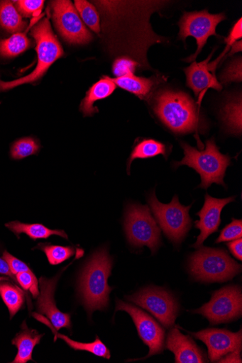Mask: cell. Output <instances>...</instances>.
Returning <instances> with one entry per match:
<instances>
[{
	"mask_svg": "<svg viewBox=\"0 0 242 363\" xmlns=\"http://www.w3.org/2000/svg\"><path fill=\"white\" fill-rule=\"evenodd\" d=\"M113 259L107 250L96 252L86 264L79 278V291L82 304L89 315L95 311L108 308L114 288L108 284Z\"/></svg>",
	"mask_w": 242,
	"mask_h": 363,
	"instance_id": "cell-1",
	"label": "cell"
},
{
	"mask_svg": "<svg viewBox=\"0 0 242 363\" xmlns=\"http://www.w3.org/2000/svg\"><path fill=\"white\" fill-rule=\"evenodd\" d=\"M154 111L177 134L203 132L207 127L194 101L184 92L160 91L155 98Z\"/></svg>",
	"mask_w": 242,
	"mask_h": 363,
	"instance_id": "cell-2",
	"label": "cell"
},
{
	"mask_svg": "<svg viewBox=\"0 0 242 363\" xmlns=\"http://www.w3.org/2000/svg\"><path fill=\"white\" fill-rule=\"evenodd\" d=\"M180 145L185 157L175 162L177 167L187 166L194 169L201 177L199 188L207 189L214 183L226 186L224 178L231 164V158L221 153L214 138L206 142V148L202 151L183 142Z\"/></svg>",
	"mask_w": 242,
	"mask_h": 363,
	"instance_id": "cell-3",
	"label": "cell"
},
{
	"mask_svg": "<svg viewBox=\"0 0 242 363\" xmlns=\"http://www.w3.org/2000/svg\"><path fill=\"white\" fill-rule=\"evenodd\" d=\"M189 269L197 281L223 283L240 274L241 265L223 250L200 247L189 257Z\"/></svg>",
	"mask_w": 242,
	"mask_h": 363,
	"instance_id": "cell-4",
	"label": "cell"
},
{
	"mask_svg": "<svg viewBox=\"0 0 242 363\" xmlns=\"http://www.w3.org/2000/svg\"><path fill=\"white\" fill-rule=\"evenodd\" d=\"M31 36L37 43L38 65L29 75L10 82L0 81V91H6L18 86L40 79L50 66L64 55L62 48L55 35L50 21L45 18L31 30Z\"/></svg>",
	"mask_w": 242,
	"mask_h": 363,
	"instance_id": "cell-5",
	"label": "cell"
},
{
	"mask_svg": "<svg viewBox=\"0 0 242 363\" xmlns=\"http://www.w3.org/2000/svg\"><path fill=\"white\" fill-rule=\"evenodd\" d=\"M148 203L164 235L172 244L180 245L192 225L189 214L192 206H182L177 195L170 203L163 204L158 201L155 191L150 196Z\"/></svg>",
	"mask_w": 242,
	"mask_h": 363,
	"instance_id": "cell-6",
	"label": "cell"
},
{
	"mask_svg": "<svg viewBox=\"0 0 242 363\" xmlns=\"http://www.w3.org/2000/svg\"><path fill=\"white\" fill-rule=\"evenodd\" d=\"M124 228L128 242L133 247L147 246L155 253L161 245L160 228L147 206H128Z\"/></svg>",
	"mask_w": 242,
	"mask_h": 363,
	"instance_id": "cell-7",
	"label": "cell"
},
{
	"mask_svg": "<svg viewBox=\"0 0 242 363\" xmlns=\"http://www.w3.org/2000/svg\"><path fill=\"white\" fill-rule=\"evenodd\" d=\"M126 299L150 313L165 328L175 325L180 305L175 296L164 288H143Z\"/></svg>",
	"mask_w": 242,
	"mask_h": 363,
	"instance_id": "cell-8",
	"label": "cell"
},
{
	"mask_svg": "<svg viewBox=\"0 0 242 363\" xmlns=\"http://www.w3.org/2000/svg\"><path fill=\"white\" fill-rule=\"evenodd\" d=\"M191 313L203 315L212 325L236 320L242 315L241 288L236 285L223 287L213 293L209 303Z\"/></svg>",
	"mask_w": 242,
	"mask_h": 363,
	"instance_id": "cell-9",
	"label": "cell"
},
{
	"mask_svg": "<svg viewBox=\"0 0 242 363\" xmlns=\"http://www.w3.org/2000/svg\"><path fill=\"white\" fill-rule=\"evenodd\" d=\"M226 19L224 13L211 14L207 10L199 12L185 13L179 25L180 28L179 39L185 42L189 37L196 39L197 52L185 61L192 62L196 60L198 55L211 36L219 37L216 34L217 26Z\"/></svg>",
	"mask_w": 242,
	"mask_h": 363,
	"instance_id": "cell-10",
	"label": "cell"
},
{
	"mask_svg": "<svg viewBox=\"0 0 242 363\" xmlns=\"http://www.w3.org/2000/svg\"><path fill=\"white\" fill-rule=\"evenodd\" d=\"M52 8L56 28L65 41L70 44L85 45L92 40L91 32L80 18L79 13L71 1H53Z\"/></svg>",
	"mask_w": 242,
	"mask_h": 363,
	"instance_id": "cell-11",
	"label": "cell"
},
{
	"mask_svg": "<svg viewBox=\"0 0 242 363\" xmlns=\"http://www.w3.org/2000/svg\"><path fill=\"white\" fill-rule=\"evenodd\" d=\"M125 311L132 318L138 335L143 342L149 347L147 357L138 359H145L155 354H161L165 349V329L149 314L136 306L116 301V311ZM137 360V359H136Z\"/></svg>",
	"mask_w": 242,
	"mask_h": 363,
	"instance_id": "cell-12",
	"label": "cell"
},
{
	"mask_svg": "<svg viewBox=\"0 0 242 363\" xmlns=\"http://www.w3.org/2000/svg\"><path fill=\"white\" fill-rule=\"evenodd\" d=\"M189 334L205 344L209 350V357L211 362H217L227 354L242 347L241 328L236 333L227 329L212 328Z\"/></svg>",
	"mask_w": 242,
	"mask_h": 363,
	"instance_id": "cell-13",
	"label": "cell"
},
{
	"mask_svg": "<svg viewBox=\"0 0 242 363\" xmlns=\"http://www.w3.org/2000/svg\"><path fill=\"white\" fill-rule=\"evenodd\" d=\"M234 199V196L217 199L209 194L205 195L204 204L201 211L197 213L200 219L194 223L195 228L199 229L201 233L192 247L197 249L202 247L207 238L218 232L221 223L222 210L226 205L233 202Z\"/></svg>",
	"mask_w": 242,
	"mask_h": 363,
	"instance_id": "cell-14",
	"label": "cell"
},
{
	"mask_svg": "<svg viewBox=\"0 0 242 363\" xmlns=\"http://www.w3.org/2000/svg\"><path fill=\"white\" fill-rule=\"evenodd\" d=\"M205 60L197 62L194 61L189 67L185 69L187 76V85L192 89L197 97L210 88L221 91L223 87L216 77V69L224 56V52L216 61L209 63L214 52Z\"/></svg>",
	"mask_w": 242,
	"mask_h": 363,
	"instance_id": "cell-15",
	"label": "cell"
},
{
	"mask_svg": "<svg viewBox=\"0 0 242 363\" xmlns=\"http://www.w3.org/2000/svg\"><path fill=\"white\" fill-rule=\"evenodd\" d=\"M58 277L52 279L42 277L40 280L41 294L38 301V310L41 315H45L50 320L57 331L62 328H71V315L60 312L57 308L54 294Z\"/></svg>",
	"mask_w": 242,
	"mask_h": 363,
	"instance_id": "cell-16",
	"label": "cell"
},
{
	"mask_svg": "<svg viewBox=\"0 0 242 363\" xmlns=\"http://www.w3.org/2000/svg\"><path fill=\"white\" fill-rule=\"evenodd\" d=\"M165 345L175 354L176 363H204L207 361L205 352L191 337L184 335L178 328L170 329Z\"/></svg>",
	"mask_w": 242,
	"mask_h": 363,
	"instance_id": "cell-17",
	"label": "cell"
},
{
	"mask_svg": "<svg viewBox=\"0 0 242 363\" xmlns=\"http://www.w3.org/2000/svg\"><path fill=\"white\" fill-rule=\"evenodd\" d=\"M116 89V84L108 77H104L95 83L87 92L80 105V111L84 116H92L99 112L94 106L95 102L111 96Z\"/></svg>",
	"mask_w": 242,
	"mask_h": 363,
	"instance_id": "cell-18",
	"label": "cell"
},
{
	"mask_svg": "<svg viewBox=\"0 0 242 363\" xmlns=\"http://www.w3.org/2000/svg\"><path fill=\"white\" fill-rule=\"evenodd\" d=\"M33 316L39 321L48 325L51 329L53 334L55 335V342L58 338L64 340L69 347L74 349L75 350L87 351L98 357L106 359L111 358V354L110 350L97 336L96 337L95 341L91 343H82L73 341L71 339H69V337L67 336L58 333L57 330L52 325L51 322L45 318L43 315L33 313Z\"/></svg>",
	"mask_w": 242,
	"mask_h": 363,
	"instance_id": "cell-19",
	"label": "cell"
},
{
	"mask_svg": "<svg viewBox=\"0 0 242 363\" xmlns=\"http://www.w3.org/2000/svg\"><path fill=\"white\" fill-rule=\"evenodd\" d=\"M44 335H40L36 330L29 329L26 322L22 324V330L14 340L12 344L18 348L17 355L13 363H26L33 360L32 352L38 345L40 343Z\"/></svg>",
	"mask_w": 242,
	"mask_h": 363,
	"instance_id": "cell-20",
	"label": "cell"
},
{
	"mask_svg": "<svg viewBox=\"0 0 242 363\" xmlns=\"http://www.w3.org/2000/svg\"><path fill=\"white\" fill-rule=\"evenodd\" d=\"M18 238L21 234L26 235L32 240L36 241L41 239H48L56 235L68 239L66 233L62 230H52L40 223L27 224L20 221H13L6 224Z\"/></svg>",
	"mask_w": 242,
	"mask_h": 363,
	"instance_id": "cell-21",
	"label": "cell"
},
{
	"mask_svg": "<svg viewBox=\"0 0 242 363\" xmlns=\"http://www.w3.org/2000/svg\"><path fill=\"white\" fill-rule=\"evenodd\" d=\"M111 80L116 86L139 96L143 100L151 94L156 84H158L155 78L138 77L134 74L114 78Z\"/></svg>",
	"mask_w": 242,
	"mask_h": 363,
	"instance_id": "cell-22",
	"label": "cell"
},
{
	"mask_svg": "<svg viewBox=\"0 0 242 363\" xmlns=\"http://www.w3.org/2000/svg\"><path fill=\"white\" fill-rule=\"evenodd\" d=\"M0 26L9 33H18L23 30L26 23L13 4L10 1L0 2Z\"/></svg>",
	"mask_w": 242,
	"mask_h": 363,
	"instance_id": "cell-23",
	"label": "cell"
},
{
	"mask_svg": "<svg viewBox=\"0 0 242 363\" xmlns=\"http://www.w3.org/2000/svg\"><path fill=\"white\" fill-rule=\"evenodd\" d=\"M167 147L155 140H144L138 143L133 149L128 162V170L131 162L136 159H149L162 155L167 157Z\"/></svg>",
	"mask_w": 242,
	"mask_h": 363,
	"instance_id": "cell-24",
	"label": "cell"
},
{
	"mask_svg": "<svg viewBox=\"0 0 242 363\" xmlns=\"http://www.w3.org/2000/svg\"><path fill=\"white\" fill-rule=\"evenodd\" d=\"M0 296L8 307L12 319L24 304V292L17 286L2 282L0 283Z\"/></svg>",
	"mask_w": 242,
	"mask_h": 363,
	"instance_id": "cell-25",
	"label": "cell"
},
{
	"mask_svg": "<svg viewBox=\"0 0 242 363\" xmlns=\"http://www.w3.org/2000/svg\"><path fill=\"white\" fill-rule=\"evenodd\" d=\"M31 41L25 34L16 33L6 40H0V55L5 57H15L27 50Z\"/></svg>",
	"mask_w": 242,
	"mask_h": 363,
	"instance_id": "cell-26",
	"label": "cell"
},
{
	"mask_svg": "<svg viewBox=\"0 0 242 363\" xmlns=\"http://www.w3.org/2000/svg\"><path fill=\"white\" fill-rule=\"evenodd\" d=\"M223 120L231 133H241V99L229 103L223 111Z\"/></svg>",
	"mask_w": 242,
	"mask_h": 363,
	"instance_id": "cell-27",
	"label": "cell"
},
{
	"mask_svg": "<svg viewBox=\"0 0 242 363\" xmlns=\"http://www.w3.org/2000/svg\"><path fill=\"white\" fill-rule=\"evenodd\" d=\"M75 6L84 23L92 30L99 34L100 32V18L95 7L90 3L84 1V0H77Z\"/></svg>",
	"mask_w": 242,
	"mask_h": 363,
	"instance_id": "cell-28",
	"label": "cell"
},
{
	"mask_svg": "<svg viewBox=\"0 0 242 363\" xmlns=\"http://www.w3.org/2000/svg\"><path fill=\"white\" fill-rule=\"evenodd\" d=\"M36 248L43 250L45 253L50 265L53 266L59 265L75 253V249L72 247L40 244Z\"/></svg>",
	"mask_w": 242,
	"mask_h": 363,
	"instance_id": "cell-29",
	"label": "cell"
},
{
	"mask_svg": "<svg viewBox=\"0 0 242 363\" xmlns=\"http://www.w3.org/2000/svg\"><path fill=\"white\" fill-rule=\"evenodd\" d=\"M40 148L39 143L32 138H24L16 141L11 148V157L13 160H22L36 155Z\"/></svg>",
	"mask_w": 242,
	"mask_h": 363,
	"instance_id": "cell-30",
	"label": "cell"
},
{
	"mask_svg": "<svg viewBox=\"0 0 242 363\" xmlns=\"http://www.w3.org/2000/svg\"><path fill=\"white\" fill-rule=\"evenodd\" d=\"M242 238V220L233 218L232 222L223 230L216 244L231 242Z\"/></svg>",
	"mask_w": 242,
	"mask_h": 363,
	"instance_id": "cell-31",
	"label": "cell"
},
{
	"mask_svg": "<svg viewBox=\"0 0 242 363\" xmlns=\"http://www.w3.org/2000/svg\"><path fill=\"white\" fill-rule=\"evenodd\" d=\"M18 284L26 291H29L33 299L40 295L38 281L32 272H23L16 275Z\"/></svg>",
	"mask_w": 242,
	"mask_h": 363,
	"instance_id": "cell-32",
	"label": "cell"
},
{
	"mask_svg": "<svg viewBox=\"0 0 242 363\" xmlns=\"http://www.w3.org/2000/svg\"><path fill=\"white\" fill-rule=\"evenodd\" d=\"M14 3L19 13L27 18L41 13L45 4L43 0H18Z\"/></svg>",
	"mask_w": 242,
	"mask_h": 363,
	"instance_id": "cell-33",
	"label": "cell"
},
{
	"mask_svg": "<svg viewBox=\"0 0 242 363\" xmlns=\"http://www.w3.org/2000/svg\"><path fill=\"white\" fill-rule=\"evenodd\" d=\"M140 65L134 60L128 57L117 59L113 65V72L116 78L134 74L136 68Z\"/></svg>",
	"mask_w": 242,
	"mask_h": 363,
	"instance_id": "cell-34",
	"label": "cell"
},
{
	"mask_svg": "<svg viewBox=\"0 0 242 363\" xmlns=\"http://www.w3.org/2000/svg\"><path fill=\"white\" fill-rule=\"evenodd\" d=\"M220 79L224 84H229L233 82H241V57L236 58L230 64L220 77Z\"/></svg>",
	"mask_w": 242,
	"mask_h": 363,
	"instance_id": "cell-35",
	"label": "cell"
},
{
	"mask_svg": "<svg viewBox=\"0 0 242 363\" xmlns=\"http://www.w3.org/2000/svg\"><path fill=\"white\" fill-rule=\"evenodd\" d=\"M3 258L8 263L11 272L14 276L20 273L31 272L25 262L15 257L8 251L4 252Z\"/></svg>",
	"mask_w": 242,
	"mask_h": 363,
	"instance_id": "cell-36",
	"label": "cell"
},
{
	"mask_svg": "<svg viewBox=\"0 0 242 363\" xmlns=\"http://www.w3.org/2000/svg\"><path fill=\"white\" fill-rule=\"evenodd\" d=\"M241 18H240L232 27L229 37L225 40V42L227 44V47L231 46L233 44L236 43L238 40L241 39Z\"/></svg>",
	"mask_w": 242,
	"mask_h": 363,
	"instance_id": "cell-37",
	"label": "cell"
},
{
	"mask_svg": "<svg viewBox=\"0 0 242 363\" xmlns=\"http://www.w3.org/2000/svg\"><path fill=\"white\" fill-rule=\"evenodd\" d=\"M231 253L238 260H242V240L238 239L229 242L227 245Z\"/></svg>",
	"mask_w": 242,
	"mask_h": 363,
	"instance_id": "cell-38",
	"label": "cell"
},
{
	"mask_svg": "<svg viewBox=\"0 0 242 363\" xmlns=\"http://www.w3.org/2000/svg\"><path fill=\"white\" fill-rule=\"evenodd\" d=\"M241 348H238L221 358L217 362H242Z\"/></svg>",
	"mask_w": 242,
	"mask_h": 363,
	"instance_id": "cell-39",
	"label": "cell"
},
{
	"mask_svg": "<svg viewBox=\"0 0 242 363\" xmlns=\"http://www.w3.org/2000/svg\"><path fill=\"white\" fill-rule=\"evenodd\" d=\"M0 274L10 277L14 282L18 284L16 276L11 273L8 263L3 257H0Z\"/></svg>",
	"mask_w": 242,
	"mask_h": 363,
	"instance_id": "cell-40",
	"label": "cell"
},
{
	"mask_svg": "<svg viewBox=\"0 0 242 363\" xmlns=\"http://www.w3.org/2000/svg\"><path fill=\"white\" fill-rule=\"evenodd\" d=\"M241 40L239 42H236L231 45V52L229 54V55H231L232 54L238 52H241Z\"/></svg>",
	"mask_w": 242,
	"mask_h": 363,
	"instance_id": "cell-41",
	"label": "cell"
},
{
	"mask_svg": "<svg viewBox=\"0 0 242 363\" xmlns=\"http://www.w3.org/2000/svg\"><path fill=\"white\" fill-rule=\"evenodd\" d=\"M4 281H9V279L7 278V277H0V282Z\"/></svg>",
	"mask_w": 242,
	"mask_h": 363,
	"instance_id": "cell-42",
	"label": "cell"
}]
</instances>
